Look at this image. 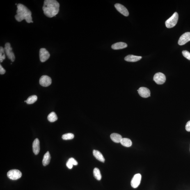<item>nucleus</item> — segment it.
I'll list each match as a JSON object with an SVG mask.
<instances>
[{"instance_id":"obj_21","label":"nucleus","mask_w":190,"mask_h":190,"mask_svg":"<svg viewBox=\"0 0 190 190\" xmlns=\"http://www.w3.org/2000/svg\"><path fill=\"white\" fill-rule=\"evenodd\" d=\"M47 119L50 122H54L58 120V117L56 113L53 112L48 115Z\"/></svg>"},{"instance_id":"obj_3","label":"nucleus","mask_w":190,"mask_h":190,"mask_svg":"<svg viewBox=\"0 0 190 190\" xmlns=\"http://www.w3.org/2000/svg\"><path fill=\"white\" fill-rule=\"evenodd\" d=\"M179 19V15L177 12H175L170 18L166 21L165 24L167 28H171L174 27L176 24Z\"/></svg>"},{"instance_id":"obj_20","label":"nucleus","mask_w":190,"mask_h":190,"mask_svg":"<svg viewBox=\"0 0 190 190\" xmlns=\"http://www.w3.org/2000/svg\"><path fill=\"white\" fill-rule=\"evenodd\" d=\"M94 177L97 180L100 181L102 179V175L100 173V170L98 168H95L94 169L93 171Z\"/></svg>"},{"instance_id":"obj_13","label":"nucleus","mask_w":190,"mask_h":190,"mask_svg":"<svg viewBox=\"0 0 190 190\" xmlns=\"http://www.w3.org/2000/svg\"><path fill=\"white\" fill-rule=\"evenodd\" d=\"M33 151L35 154H38L40 151V141L38 138L35 139L33 144Z\"/></svg>"},{"instance_id":"obj_15","label":"nucleus","mask_w":190,"mask_h":190,"mask_svg":"<svg viewBox=\"0 0 190 190\" xmlns=\"http://www.w3.org/2000/svg\"><path fill=\"white\" fill-rule=\"evenodd\" d=\"M127 43L123 42H119L113 44L111 46L112 48L114 50H119L125 48L127 47Z\"/></svg>"},{"instance_id":"obj_16","label":"nucleus","mask_w":190,"mask_h":190,"mask_svg":"<svg viewBox=\"0 0 190 190\" xmlns=\"http://www.w3.org/2000/svg\"><path fill=\"white\" fill-rule=\"evenodd\" d=\"M93 154L95 157L97 159L101 162L104 163L105 161L103 156L100 152L97 150H94L93 152Z\"/></svg>"},{"instance_id":"obj_17","label":"nucleus","mask_w":190,"mask_h":190,"mask_svg":"<svg viewBox=\"0 0 190 190\" xmlns=\"http://www.w3.org/2000/svg\"><path fill=\"white\" fill-rule=\"evenodd\" d=\"M110 138L113 142L116 143H120L122 138L121 135L117 133H113L111 134Z\"/></svg>"},{"instance_id":"obj_10","label":"nucleus","mask_w":190,"mask_h":190,"mask_svg":"<svg viewBox=\"0 0 190 190\" xmlns=\"http://www.w3.org/2000/svg\"><path fill=\"white\" fill-rule=\"evenodd\" d=\"M190 41V32H186L181 35L178 41L179 45H184Z\"/></svg>"},{"instance_id":"obj_22","label":"nucleus","mask_w":190,"mask_h":190,"mask_svg":"<svg viewBox=\"0 0 190 190\" xmlns=\"http://www.w3.org/2000/svg\"><path fill=\"white\" fill-rule=\"evenodd\" d=\"M38 99V97L35 95H33L29 97L27 100H26V103L28 104H31L34 103L36 102Z\"/></svg>"},{"instance_id":"obj_24","label":"nucleus","mask_w":190,"mask_h":190,"mask_svg":"<svg viewBox=\"0 0 190 190\" xmlns=\"http://www.w3.org/2000/svg\"><path fill=\"white\" fill-rule=\"evenodd\" d=\"M5 58V55L4 48L2 47H0V62L1 63L3 62Z\"/></svg>"},{"instance_id":"obj_29","label":"nucleus","mask_w":190,"mask_h":190,"mask_svg":"<svg viewBox=\"0 0 190 190\" xmlns=\"http://www.w3.org/2000/svg\"><path fill=\"white\" fill-rule=\"evenodd\" d=\"M66 166L69 169H72L73 167V165L71 163H70V162L68 161H67V162L66 163Z\"/></svg>"},{"instance_id":"obj_27","label":"nucleus","mask_w":190,"mask_h":190,"mask_svg":"<svg viewBox=\"0 0 190 190\" xmlns=\"http://www.w3.org/2000/svg\"><path fill=\"white\" fill-rule=\"evenodd\" d=\"M186 129L188 132H190V120L188 122L186 125Z\"/></svg>"},{"instance_id":"obj_8","label":"nucleus","mask_w":190,"mask_h":190,"mask_svg":"<svg viewBox=\"0 0 190 190\" xmlns=\"http://www.w3.org/2000/svg\"><path fill=\"white\" fill-rule=\"evenodd\" d=\"M141 174H137L135 175L131 181V186L134 189L138 187L141 183Z\"/></svg>"},{"instance_id":"obj_9","label":"nucleus","mask_w":190,"mask_h":190,"mask_svg":"<svg viewBox=\"0 0 190 190\" xmlns=\"http://www.w3.org/2000/svg\"><path fill=\"white\" fill-rule=\"evenodd\" d=\"M52 80L51 78L47 75L42 76L39 80L41 85L43 87H48L51 84Z\"/></svg>"},{"instance_id":"obj_5","label":"nucleus","mask_w":190,"mask_h":190,"mask_svg":"<svg viewBox=\"0 0 190 190\" xmlns=\"http://www.w3.org/2000/svg\"><path fill=\"white\" fill-rule=\"evenodd\" d=\"M7 175L8 178L11 180H16L22 177V173L19 170L13 169L9 171Z\"/></svg>"},{"instance_id":"obj_19","label":"nucleus","mask_w":190,"mask_h":190,"mask_svg":"<svg viewBox=\"0 0 190 190\" xmlns=\"http://www.w3.org/2000/svg\"><path fill=\"white\" fill-rule=\"evenodd\" d=\"M120 143L122 145L127 147H130L132 145V141L127 138H122Z\"/></svg>"},{"instance_id":"obj_18","label":"nucleus","mask_w":190,"mask_h":190,"mask_svg":"<svg viewBox=\"0 0 190 190\" xmlns=\"http://www.w3.org/2000/svg\"><path fill=\"white\" fill-rule=\"evenodd\" d=\"M51 156L49 152H47L44 154L42 160V164L44 166H46L50 162Z\"/></svg>"},{"instance_id":"obj_26","label":"nucleus","mask_w":190,"mask_h":190,"mask_svg":"<svg viewBox=\"0 0 190 190\" xmlns=\"http://www.w3.org/2000/svg\"><path fill=\"white\" fill-rule=\"evenodd\" d=\"M68 161L72 163L73 165H75L76 166L78 164V163L75 159H74L73 158H70L68 159Z\"/></svg>"},{"instance_id":"obj_14","label":"nucleus","mask_w":190,"mask_h":190,"mask_svg":"<svg viewBox=\"0 0 190 190\" xmlns=\"http://www.w3.org/2000/svg\"><path fill=\"white\" fill-rule=\"evenodd\" d=\"M142 58V56H134L132 55H128L126 56L124 60L129 62H136L139 61Z\"/></svg>"},{"instance_id":"obj_11","label":"nucleus","mask_w":190,"mask_h":190,"mask_svg":"<svg viewBox=\"0 0 190 190\" xmlns=\"http://www.w3.org/2000/svg\"><path fill=\"white\" fill-rule=\"evenodd\" d=\"M140 96L144 98H147L150 96V91L148 88L145 87H141L137 90Z\"/></svg>"},{"instance_id":"obj_23","label":"nucleus","mask_w":190,"mask_h":190,"mask_svg":"<svg viewBox=\"0 0 190 190\" xmlns=\"http://www.w3.org/2000/svg\"><path fill=\"white\" fill-rule=\"evenodd\" d=\"M74 135L72 133H68L64 134L62 136V138L63 140H70L73 139L74 138Z\"/></svg>"},{"instance_id":"obj_7","label":"nucleus","mask_w":190,"mask_h":190,"mask_svg":"<svg viewBox=\"0 0 190 190\" xmlns=\"http://www.w3.org/2000/svg\"><path fill=\"white\" fill-rule=\"evenodd\" d=\"M39 56H40V61L42 63H44L49 59L50 56V54L47 49L42 48L40 49Z\"/></svg>"},{"instance_id":"obj_1","label":"nucleus","mask_w":190,"mask_h":190,"mask_svg":"<svg viewBox=\"0 0 190 190\" xmlns=\"http://www.w3.org/2000/svg\"><path fill=\"white\" fill-rule=\"evenodd\" d=\"M60 4L56 0H45L43 10L46 16L52 18L56 16L59 11Z\"/></svg>"},{"instance_id":"obj_28","label":"nucleus","mask_w":190,"mask_h":190,"mask_svg":"<svg viewBox=\"0 0 190 190\" xmlns=\"http://www.w3.org/2000/svg\"><path fill=\"white\" fill-rule=\"evenodd\" d=\"M5 72H6V71L5 69L3 68L1 65H0V74L1 75H3L5 73Z\"/></svg>"},{"instance_id":"obj_6","label":"nucleus","mask_w":190,"mask_h":190,"mask_svg":"<svg viewBox=\"0 0 190 190\" xmlns=\"http://www.w3.org/2000/svg\"><path fill=\"white\" fill-rule=\"evenodd\" d=\"M154 80L158 85L163 84L166 81V77L164 74L162 73H157L154 76Z\"/></svg>"},{"instance_id":"obj_2","label":"nucleus","mask_w":190,"mask_h":190,"mask_svg":"<svg viewBox=\"0 0 190 190\" xmlns=\"http://www.w3.org/2000/svg\"><path fill=\"white\" fill-rule=\"evenodd\" d=\"M17 14L15 16L16 20L18 22H21L25 19L28 23H33L31 12L25 5L19 4L17 5Z\"/></svg>"},{"instance_id":"obj_4","label":"nucleus","mask_w":190,"mask_h":190,"mask_svg":"<svg viewBox=\"0 0 190 190\" xmlns=\"http://www.w3.org/2000/svg\"><path fill=\"white\" fill-rule=\"evenodd\" d=\"M4 49L5 54L9 59L11 60L12 62L15 61V57L13 51H12V48L11 47V44L9 43H6L5 44Z\"/></svg>"},{"instance_id":"obj_12","label":"nucleus","mask_w":190,"mask_h":190,"mask_svg":"<svg viewBox=\"0 0 190 190\" xmlns=\"http://www.w3.org/2000/svg\"><path fill=\"white\" fill-rule=\"evenodd\" d=\"M115 8L120 13L125 16H128L129 15V12L127 9L123 5L117 3L115 5Z\"/></svg>"},{"instance_id":"obj_25","label":"nucleus","mask_w":190,"mask_h":190,"mask_svg":"<svg viewBox=\"0 0 190 190\" xmlns=\"http://www.w3.org/2000/svg\"><path fill=\"white\" fill-rule=\"evenodd\" d=\"M182 54L183 56L187 58V59L190 60V53L187 51H182Z\"/></svg>"}]
</instances>
